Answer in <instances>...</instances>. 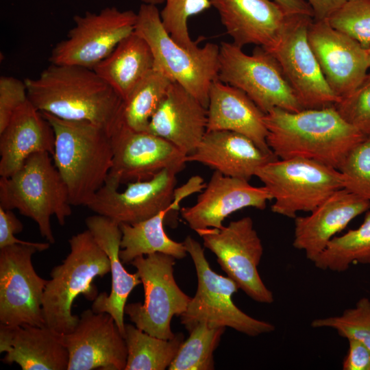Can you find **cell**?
<instances>
[{
    "label": "cell",
    "instance_id": "cell-1",
    "mask_svg": "<svg viewBox=\"0 0 370 370\" xmlns=\"http://www.w3.org/2000/svg\"><path fill=\"white\" fill-rule=\"evenodd\" d=\"M267 143L278 159L312 160L339 169L350 151L367 135L345 121L334 106L264 115Z\"/></svg>",
    "mask_w": 370,
    "mask_h": 370
},
{
    "label": "cell",
    "instance_id": "cell-2",
    "mask_svg": "<svg viewBox=\"0 0 370 370\" xmlns=\"http://www.w3.org/2000/svg\"><path fill=\"white\" fill-rule=\"evenodd\" d=\"M24 81L29 100L40 112L90 122L110 134L118 124L123 100L93 69L51 64Z\"/></svg>",
    "mask_w": 370,
    "mask_h": 370
},
{
    "label": "cell",
    "instance_id": "cell-3",
    "mask_svg": "<svg viewBox=\"0 0 370 370\" xmlns=\"http://www.w3.org/2000/svg\"><path fill=\"white\" fill-rule=\"evenodd\" d=\"M55 134L53 163L63 179L71 206L88 204L105 184L112 164L110 134L87 121H68L41 112Z\"/></svg>",
    "mask_w": 370,
    "mask_h": 370
},
{
    "label": "cell",
    "instance_id": "cell-4",
    "mask_svg": "<svg viewBox=\"0 0 370 370\" xmlns=\"http://www.w3.org/2000/svg\"><path fill=\"white\" fill-rule=\"evenodd\" d=\"M69 243L70 252L52 269L42 300L45 325L62 334L71 333L79 321L71 311L76 297L82 295L93 301L99 295L94 280L110 272L108 256L88 230L72 236Z\"/></svg>",
    "mask_w": 370,
    "mask_h": 370
},
{
    "label": "cell",
    "instance_id": "cell-5",
    "mask_svg": "<svg viewBox=\"0 0 370 370\" xmlns=\"http://www.w3.org/2000/svg\"><path fill=\"white\" fill-rule=\"evenodd\" d=\"M47 152L31 155L13 175L0 178V207L34 220L41 236L55 243L51 217L60 225L72 213L67 187Z\"/></svg>",
    "mask_w": 370,
    "mask_h": 370
},
{
    "label": "cell",
    "instance_id": "cell-6",
    "mask_svg": "<svg viewBox=\"0 0 370 370\" xmlns=\"http://www.w3.org/2000/svg\"><path fill=\"white\" fill-rule=\"evenodd\" d=\"M136 14L134 31L149 45L153 69L207 107L210 86L219 77V46L212 42L194 49L182 46L164 29L157 5L142 3Z\"/></svg>",
    "mask_w": 370,
    "mask_h": 370
},
{
    "label": "cell",
    "instance_id": "cell-7",
    "mask_svg": "<svg viewBox=\"0 0 370 370\" xmlns=\"http://www.w3.org/2000/svg\"><path fill=\"white\" fill-rule=\"evenodd\" d=\"M270 193L271 211L295 219L311 212L336 191L344 188L341 173L326 164L304 158L278 159L255 175Z\"/></svg>",
    "mask_w": 370,
    "mask_h": 370
},
{
    "label": "cell",
    "instance_id": "cell-8",
    "mask_svg": "<svg viewBox=\"0 0 370 370\" xmlns=\"http://www.w3.org/2000/svg\"><path fill=\"white\" fill-rule=\"evenodd\" d=\"M183 243L194 262L198 282L195 296L180 316L181 323L188 332L200 322L212 328L229 327L249 336L275 330L271 323L248 315L234 304L232 297L238 286L229 277L211 269L198 241L188 236Z\"/></svg>",
    "mask_w": 370,
    "mask_h": 370
},
{
    "label": "cell",
    "instance_id": "cell-9",
    "mask_svg": "<svg viewBox=\"0 0 370 370\" xmlns=\"http://www.w3.org/2000/svg\"><path fill=\"white\" fill-rule=\"evenodd\" d=\"M218 79L242 90L264 114L275 108L304 110L277 60L262 47L249 55L233 42H221Z\"/></svg>",
    "mask_w": 370,
    "mask_h": 370
},
{
    "label": "cell",
    "instance_id": "cell-10",
    "mask_svg": "<svg viewBox=\"0 0 370 370\" xmlns=\"http://www.w3.org/2000/svg\"><path fill=\"white\" fill-rule=\"evenodd\" d=\"M175 259L168 254L154 253L139 256L130 262L141 280L145 299L143 304H126L125 314L138 329L163 339L175 336L171 319L184 313L191 299L175 282Z\"/></svg>",
    "mask_w": 370,
    "mask_h": 370
},
{
    "label": "cell",
    "instance_id": "cell-11",
    "mask_svg": "<svg viewBox=\"0 0 370 370\" xmlns=\"http://www.w3.org/2000/svg\"><path fill=\"white\" fill-rule=\"evenodd\" d=\"M137 14L106 7L99 12H86L73 17L75 26L56 45L51 64L92 69L135 29Z\"/></svg>",
    "mask_w": 370,
    "mask_h": 370
},
{
    "label": "cell",
    "instance_id": "cell-12",
    "mask_svg": "<svg viewBox=\"0 0 370 370\" xmlns=\"http://www.w3.org/2000/svg\"><path fill=\"white\" fill-rule=\"evenodd\" d=\"M205 247L213 252L221 269L238 288L255 301L271 304L273 293L260 276L258 267L263 246L250 217L231 221L221 228L196 232Z\"/></svg>",
    "mask_w": 370,
    "mask_h": 370
},
{
    "label": "cell",
    "instance_id": "cell-13",
    "mask_svg": "<svg viewBox=\"0 0 370 370\" xmlns=\"http://www.w3.org/2000/svg\"><path fill=\"white\" fill-rule=\"evenodd\" d=\"M313 17L292 14L277 44L269 51L277 60L303 109L334 106L341 98L328 86L308 38Z\"/></svg>",
    "mask_w": 370,
    "mask_h": 370
},
{
    "label": "cell",
    "instance_id": "cell-14",
    "mask_svg": "<svg viewBox=\"0 0 370 370\" xmlns=\"http://www.w3.org/2000/svg\"><path fill=\"white\" fill-rule=\"evenodd\" d=\"M37 247L14 244L0 248V323L45 326L42 300L48 280L36 272Z\"/></svg>",
    "mask_w": 370,
    "mask_h": 370
},
{
    "label": "cell",
    "instance_id": "cell-15",
    "mask_svg": "<svg viewBox=\"0 0 370 370\" xmlns=\"http://www.w3.org/2000/svg\"><path fill=\"white\" fill-rule=\"evenodd\" d=\"M112 164L106 184L120 185L151 178L164 169L180 173L187 155L169 141L147 131L116 125L110 134Z\"/></svg>",
    "mask_w": 370,
    "mask_h": 370
},
{
    "label": "cell",
    "instance_id": "cell-16",
    "mask_svg": "<svg viewBox=\"0 0 370 370\" xmlns=\"http://www.w3.org/2000/svg\"><path fill=\"white\" fill-rule=\"evenodd\" d=\"M177 173L164 169L149 180L127 183L121 192L105 184L86 207L119 225L139 223L174 204Z\"/></svg>",
    "mask_w": 370,
    "mask_h": 370
},
{
    "label": "cell",
    "instance_id": "cell-17",
    "mask_svg": "<svg viewBox=\"0 0 370 370\" xmlns=\"http://www.w3.org/2000/svg\"><path fill=\"white\" fill-rule=\"evenodd\" d=\"M69 352L67 370H125L127 348L124 336L107 312L84 310L75 328L62 334Z\"/></svg>",
    "mask_w": 370,
    "mask_h": 370
},
{
    "label": "cell",
    "instance_id": "cell-18",
    "mask_svg": "<svg viewBox=\"0 0 370 370\" xmlns=\"http://www.w3.org/2000/svg\"><path fill=\"white\" fill-rule=\"evenodd\" d=\"M308 38L331 90L341 99L349 95L370 68L367 49L334 28L328 20L313 18L308 25Z\"/></svg>",
    "mask_w": 370,
    "mask_h": 370
},
{
    "label": "cell",
    "instance_id": "cell-19",
    "mask_svg": "<svg viewBox=\"0 0 370 370\" xmlns=\"http://www.w3.org/2000/svg\"><path fill=\"white\" fill-rule=\"evenodd\" d=\"M271 200L272 197L264 186H254L247 180L214 171L196 203L182 208L181 215L195 232L221 228L223 221L232 213L249 207L264 210Z\"/></svg>",
    "mask_w": 370,
    "mask_h": 370
},
{
    "label": "cell",
    "instance_id": "cell-20",
    "mask_svg": "<svg viewBox=\"0 0 370 370\" xmlns=\"http://www.w3.org/2000/svg\"><path fill=\"white\" fill-rule=\"evenodd\" d=\"M233 43L271 49L292 14L274 0H210Z\"/></svg>",
    "mask_w": 370,
    "mask_h": 370
},
{
    "label": "cell",
    "instance_id": "cell-21",
    "mask_svg": "<svg viewBox=\"0 0 370 370\" xmlns=\"http://www.w3.org/2000/svg\"><path fill=\"white\" fill-rule=\"evenodd\" d=\"M370 210V201L345 188L333 193L310 214L296 217L293 246L312 261L338 233Z\"/></svg>",
    "mask_w": 370,
    "mask_h": 370
},
{
    "label": "cell",
    "instance_id": "cell-22",
    "mask_svg": "<svg viewBox=\"0 0 370 370\" xmlns=\"http://www.w3.org/2000/svg\"><path fill=\"white\" fill-rule=\"evenodd\" d=\"M207 123V107L173 82L151 116L147 132L169 141L188 156L201 143Z\"/></svg>",
    "mask_w": 370,
    "mask_h": 370
},
{
    "label": "cell",
    "instance_id": "cell-23",
    "mask_svg": "<svg viewBox=\"0 0 370 370\" xmlns=\"http://www.w3.org/2000/svg\"><path fill=\"white\" fill-rule=\"evenodd\" d=\"M1 361L16 363L23 370H67L69 352L62 334L45 325L0 323Z\"/></svg>",
    "mask_w": 370,
    "mask_h": 370
},
{
    "label": "cell",
    "instance_id": "cell-24",
    "mask_svg": "<svg viewBox=\"0 0 370 370\" xmlns=\"http://www.w3.org/2000/svg\"><path fill=\"white\" fill-rule=\"evenodd\" d=\"M260 149L248 137L227 130L207 131L186 162L204 164L228 177L249 181L257 170L278 160Z\"/></svg>",
    "mask_w": 370,
    "mask_h": 370
},
{
    "label": "cell",
    "instance_id": "cell-25",
    "mask_svg": "<svg viewBox=\"0 0 370 370\" xmlns=\"http://www.w3.org/2000/svg\"><path fill=\"white\" fill-rule=\"evenodd\" d=\"M55 134L50 123L28 99L0 132V175L9 177L32 154L54 152Z\"/></svg>",
    "mask_w": 370,
    "mask_h": 370
},
{
    "label": "cell",
    "instance_id": "cell-26",
    "mask_svg": "<svg viewBox=\"0 0 370 370\" xmlns=\"http://www.w3.org/2000/svg\"><path fill=\"white\" fill-rule=\"evenodd\" d=\"M207 131L227 130L243 134L263 151L273 153L267 143L265 114L242 90L219 79L210 86Z\"/></svg>",
    "mask_w": 370,
    "mask_h": 370
},
{
    "label": "cell",
    "instance_id": "cell-27",
    "mask_svg": "<svg viewBox=\"0 0 370 370\" xmlns=\"http://www.w3.org/2000/svg\"><path fill=\"white\" fill-rule=\"evenodd\" d=\"M85 222L88 230L110 259L112 278L110 293H99L93 301L91 309L95 312L109 313L124 336V308L130 293L142 284L141 280L137 272L128 273L120 258L122 238L120 225L97 214L87 217Z\"/></svg>",
    "mask_w": 370,
    "mask_h": 370
},
{
    "label": "cell",
    "instance_id": "cell-28",
    "mask_svg": "<svg viewBox=\"0 0 370 370\" xmlns=\"http://www.w3.org/2000/svg\"><path fill=\"white\" fill-rule=\"evenodd\" d=\"M153 66L149 45L134 31L92 69L125 100Z\"/></svg>",
    "mask_w": 370,
    "mask_h": 370
},
{
    "label": "cell",
    "instance_id": "cell-29",
    "mask_svg": "<svg viewBox=\"0 0 370 370\" xmlns=\"http://www.w3.org/2000/svg\"><path fill=\"white\" fill-rule=\"evenodd\" d=\"M184 198L175 194L174 204L139 223L129 225L121 224L122 232L119 256L123 264L130 262L139 256H147L154 253L170 255L175 259H182L187 256L184 243H179L170 238L164 229L166 216L171 210L180 207Z\"/></svg>",
    "mask_w": 370,
    "mask_h": 370
},
{
    "label": "cell",
    "instance_id": "cell-30",
    "mask_svg": "<svg viewBox=\"0 0 370 370\" xmlns=\"http://www.w3.org/2000/svg\"><path fill=\"white\" fill-rule=\"evenodd\" d=\"M124 338L127 348L125 370H164L169 368L184 341L182 333L163 339L125 325Z\"/></svg>",
    "mask_w": 370,
    "mask_h": 370
},
{
    "label": "cell",
    "instance_id": "cell-31",
    "mask_svg": "<svg viewBox=\"0 0 370 370\" xmlns=\"http://www.w3.org/2000/svg\"><path fill=\"white\" fill-rule=\"evenodd\" d=\"M173 82L153 69L123 100L117 125L137 132L147 131L150 119Z\"/></svg>",
    "mask_w": 370,
    "mask_h": 370
},
{
    "label": "cell",
    "instance_id": "cell-32",
    "mask_svg": "<svg viewBox=\"0 0 370 370\" xmlns=\"http://www.w3.org/2000/svg\"><path fill=\"white\" fill-rule=\"evenodd\" d=\"M312 263L334 272L345 271L354 264H370V210L358 228L334 236Z\"/></svg>",
    "mask_w": 370,
    "mask_h": 370
},
{
    "label": "cell",
    "instance_id": "cell-33",
    "mask_svg": "<svg viewBox=\"0 0 370 370\" xmlns=\"http://www.w3.org/2000/svg\"><path fill=\"white\" fill-rule=\"evenodd\" d=\"M226 328H212L200 322L190 332L168 368L169 370H213V354Z\"/></svg>",
    "mask_w": 370,
    "mask_h": 370
},
{
    "label": "cell",
    "instance_id": "cell-34",
    "mask_svg": "<svg viewBox=\"0 0 370 370\" xmlns=\"http://www.w3.org/2000/svg\"><path fill=\"white\" fill-rule=\"evenodd\" d=\"M310 325L313 328L333 329L339 336L359 341L370 349V300L366 297L341 315L315 319Z\"/></svg>",
    "mask_w": 370,
    "mask_h": 370
},
{
    "label": "cell",
    "instance_id": "cell-35",
    "mask_svg": "<svg viewBox=\"0 0 370 370\" xmlns=\"http://www.w3.org/2000/svg\"><path fill=\"white\" fill-rule=\"evenodd\" d=\"M160 12L162 25L171 36L182 46L194 49L198 47L188 32V20L209 9L210 0H165Z\"/></svg>",
    "mask_w": 370,
    "mask_h": 370
},
{
    "label": "cell",
    "instance_id": "cell-36",
    "mask_svg": "<svg viewBox=\"0 0 370 370\" xmlns=\"http://www.w3.org/2000/svg\"><path fill=\"white\" fill-rule=\"evenodd\" d=\"M337 30L370 49V1L347 0L327 19Z\"/></svg>",
    "mask_w": 370,
    "mask_h": 370
},
{
    "label": "cell",
    "instance_id": "cell-37",
    "mask_svg": "<svg viewBox=\"0 0 370 370\" xmlns=\"http://www.w3.org/2000/svg\"><path fill=\"white\" fill-rule=\"evenodd\" d=\"M338 171L344 188L370 201V134L350 151Z\"/></svg>",
    "mask_w": 370,
    "mask_h": 370
},
{
    "label": "cell",
    "instance_id": "cell-38",
    "mask_svg": "<svg viewBox=\"0 0 370 370\" xmlns=\"http://www.w3.org/2000/svg\"><path fill=\"white\" fill-rule=\"evenodd\" d=\"M341 117L366 135L370 134V72L349 95L334 105Z\"/></svg>",
    "mask_w": 370,
    "mask_h": 370
},
{
    "label": "cell",
    "instance_id": "cell-39",
    "mask_svg": "<svg viewBox=\"0 0 370 370\" xmlns=\"http://www.w3.org/2000/svg\"><path fill=\"white\" fill-rule=\"evenodd\" d=\"M25 81L12 76L0 77V132L8 124L15 111L27 100Z\"/></svg>",
    "mask_w": 370,
    "mask_h": 370
},
{
    "label": "cell",
    "instance_id": "cell-40",
    "mask_svg": "<svg viewBox=\"0 0 370 370\" xmlns=\"http://www.w3.org/2000/svg\"><path fill=\"white\" fill-rule=\"evenodd\" d=\"M23 230L21 221L10 210H5L0 207V248L14 244H23L36 246L39 252L49 249L50 243H36L18 239L15 234Z\"/></svg>",
    "mask_w": 370,
    "mask_h": 370
},
{
    "label": "cell",
    "instance_id": "cell-41",
    "mask_svg": "<svg viewBox=\"0 0 370 370\" xmlns=\"http://www.w3.org/2000/svg\"><path fill=\"white\" fill-rule=\"evenodd\" d=\"M347 341L349 347L343 362V369L370 370V349L359 341Z\"/></svg>",
    "mask_w": 370,
    "mask_h": 370
},
{
    "label": "cell",
    "instance_id": "cell-42",
    "mask_svg": "<svg viewBox=\"0 0 370 370\" xmlns=\"http://www.w3.org/2000/svg\"><path fill=\"white\" fill-rule=\"evenodd\" d=\"M347 0H307L313 11V18L327 20Z\"/></svg>",
    "mask_w": 370,
    "mask_h": 370
},
{
    "label": "cell",
    "instance_id": "cell-43",
    "mask_svg": "<svg viewBox=\"0 0 370 370\" xmlns=\"http://www.w3.org/2000/svg\"><path fill=\"white\" fill-rule=\"evenodd\" d=\"M290 14H305L313 17V11L306 0H274Z\"/></svg>",
    "mask_w": 370,
    "mask_h": 370
},
{
    "label": "cell",
    "instance_id": "cell-44",
    "mask_svg": "<svg viewBox=\"0 0 370 370\" xmlns=\"http://www.w3.org/2000/svg\"><path fill=\"white\" fill-rule=\"evenodd\" d=\"M140 1L143 2V3H145V4L157 5L162 4V3H164L165 0H140Z\"/></svg>",
    "mask_w": 370,
    "mask_h": 370
},
{
    "label": "cell",
    "instance_id": "cell-45",
    "mask_svg": "<svg viewBox=\"0 0 370 370\" xmlns=\"http://www.w3.org/2000/svg\"><path fill=\"white\" fill-rule=\"evenodd\" d=\"M367 53L368 63H369V66L370 67V49H367Z\"/></svg>",
    "mask_w": 370,
    "mask_h": 370
},
{
    "label": "cell",
    "instance_id": "cell-46",
    "mask_svg": "<svg viewBox=\"0 0 370 370\" xmlns=\"http://www.w3.org/2000/svg\"><path fill=\"white\" fill-rule=\"evenodd\" d=\"M370 1V0H369Z\"/></svg>",
    "mask_w": 370,
    "mask_h": 370
}]
</instances>
